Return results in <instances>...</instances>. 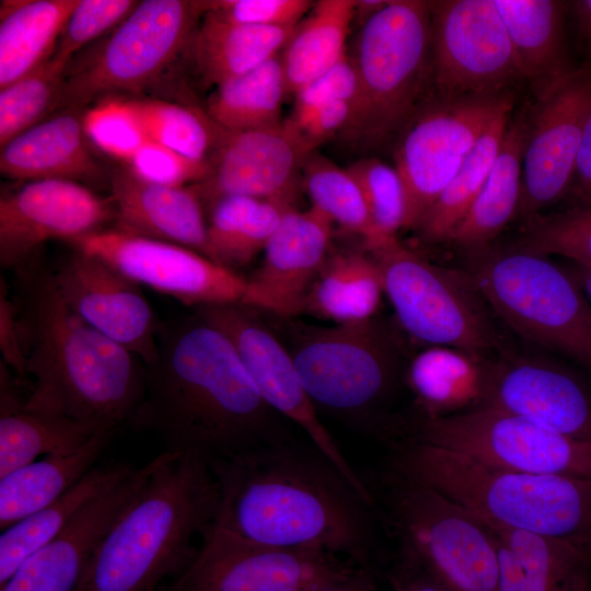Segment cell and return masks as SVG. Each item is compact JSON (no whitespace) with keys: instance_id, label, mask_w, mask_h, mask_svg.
<instances>
[{"instance_id":"obj_1","label":"cell","mask_w":591,"mask_h":591,"mask_svg":"<svg viewBox=\"0 0 591 591\" xmlns=\"http://www.w3.org/2000/svg\"><path fill=\"white\" fill-rule=\"evenodd\" d=\"M128 424L164 451L209 464L296 439L291 422L263 399L229 337L198 312L160 326L155 360Z\"/></svg>"},{"instance_id":"obj_2","label":"cell","mask_w":591,"mask_h":591,"mask_svg":"<svg viewBox=\"0 0 591 591\" xmlns=\"http://www.w3.org/2000/svg\"><path fill=\"white\" fill-rule=\"evenodd\" d=\"M209 465L219 494L213 526L262 544L321 548L382 568L379 508L315 447L294 439Z\"/></svg>"},{"instance_id":"obj_3","label":"cell","mask_w":591,"mask_h":591,"mask_svg":"<svg viewBox=\"0 0 591 591\" xmlns=\"http://www.w3.org/2000/svg\"><path fill=\"white\" fill-rule=\"evenodd\" d=\"M16 274L31 381L25 406L117 430L141 399L142 362L66 304L51 270L36 262Z\"/></svg>"},{"instance_id":"obj_4","label":"cell","mask_w":591,"mask_h":591,"mask_svg":"<svg viewBox=\"0 0 591 591\" xmlns=\"http://www.w3.org/2000/svg\"><path fill=\"white\" fill-rule=\"evenodd\" d=\"M218 498L205 459L163 451L147 484L106 533L77 591H163L213 528Z\"/></svg>"},{"instance_id":"obj_5","label":"cell","mask_w":591,"mask_h":591,"mask_svg":"<svg viewBox=\"0 0 591 591\" xmlns=\"http://www.w3.org/2000/svg\"><path fill=\"white\" fill-rule=\"evenodd\" d=\"M390 448L385 470L429 486L485 523L591 549V479L505 470L416 441Z\"/></svg>"},{"instance_id":"obj_6","label":"cell","mask_w":591,"mask_h":591,"mask_svg":"<svg viewBox=\"0 0 591 591\" xmlns=\"http://www.w3.org/2000/svg\"><path fill=\"white\" fill-rule=\"evenodd\" d=\"M259 312L289 351L317 410L385 442L399 415L387 406L404 375L392 328L375 316L318 326Z\"/></svg>"},{"instance_id":"obj_7","label":"cell","mask_w":591,"mask_h":591,"mask_svg":"<svg viewBox=\"0 0 591 591\" xmlns=\"http://www.w3.org/2000/svg\"><path fill=\"white\" fill-rule=\"evenodd\" d=\"M467 258L479 294L514 333L591 370V304L566 268L517 243Z\"/></svg>"},{"instance_id":"obj_8","label":"cell","mask_w":591,"mask_h":591,"mask_svg":"<svg viewBox=\"0 0 591 591\" xmlns=\"http://www.w3.org/2000/svg\"><path fill=\"white\" fill-rule=\"evenodd\" d=\"M380 520L396 549L452 591H498L497 541L479 517L441 493L384 468Z\"/></svg>"},{"instance_id":"obj_9","label":"cell","mask_w":591,"mask_h":591,"mask_svg":"<svg viewBox=\"0 0 591 591\" xmlns=\"http://www.w3.org/2000/svg\"><path fill=\"white\" fill-rule=\"evenodd\" d=\"M431 1L390 0L359 27L348 55L361 107L351 134L374 147L396 135L431 84Z\"/></svg>"},{"instance_id":"obj_10","label":"cell","mask_w":591,"mask_h":591,"mask_svg":"<svg viewBox=\"0 0 591 591\" xmlns=\"http://www.w3.org/2000/svg\"><path fill=\"white\" fill-rule=\"evenodd\" d=\"M368 252L379 266L397 323L408 336L482 359L503 351L484 299L466 271L434 265L397 237Z\"/></svg>"},{"instance_id":"obj_11","label":"cell","mask_w":591,"mask_h":591,"mask_svg":"<svg viewBox=\"0 0 591 591\" xmlns=\"http://www.w3.org/2000/svg\"><path fill=\"white\" fill-rule=\"evenodd\" d=\"M204 13L202 1L138 2L84 62L69 66L57 109L80 111L101 97L152 85L184 57Z\"/></svg>"},{"instance_id":"obj_12","label":"cell","mask_w":591,"mask_h":591,"mask_svg":"<svg viewBox=\"0 0 591 591\" xmlns=\"http://www.w3.org/2000/svg\"><path fill=\"white\" fill-rule=\"evenodd\" d=\"M398 441L436 445L505 470L591 479V443L485 406L439 418L407 413Z\"/></svg>"},{"instance_id":"obj_13","label":"cell","mask_w":591,"mask_h":591,"mask_svg":"<svg viewBox=\"0 0 591 591\" xmlns=\"http://www.w3.org/2000/svg\"><path fill=\"white\" fill-rule=\"evenodd\" d=\"M513 92L431 94L397 134L396 169L405 192L404 230H415L494 119L513 108Z\"/></svg>"},{"instance_id":"obj_14","label":"cell","mask_w":591,"mask_h":591,"mask_svg":"<svg viewBox=\"0 0 591 591\" xmlns=\"http://www.w3.org/2000/svg\"><path fill=\"white\" fill-rule=\"evenodd\" d=\"M358 566L326 549L262 544L213 526L190 565L163 591H309Z\"/></svg>"},{"instance_id":"obj_15","label":"cell","mask_w":591,"mask_h":591,"mask_svg":"<svg viewBox=\"0 0 591 591\" xmlns=\"http://www.w3.org/2000/svg\"><path fill=\"white\" fill-rule=\"evenodd\" d=\"M431 13L434 94H505L525 81L494 0L431 1Z\"/></svg>"},{"instance_id":"obj_16","label":"cell","mask_w":591,"mask_h":591,"mask_svg":"<svg viewBox=\"0 0 591 591\" xmlns=\"http://www.w3.org/2000/svg\"><path fill=\"white\" fill-rule=\"evenodd\" d=\"M205 320L222 331L233 344L250 379L263 399L299 428L369 501L370 486L340 450L305 392L291 356L263 314L242 303L197 308Z\"/></svg>"},{"instance_id":"obj_17","label":"cell","mask_w":591,"mask_h":591,"mask_svg":"<svg viewBox=\"0 0 591 591\" xmlns=\"http://www.w3.org/2000/svg\"><path fill=\"white\" fill-rule=\"evenodd\" d=\"M138 285L197 308L241 303L246 278L186 246L103 229L69 242Z\"/></svg>"},{"instance_id":"obj_18","label":"cell","mask_w":591,"mask_h":591,"mask_svg":"<svg viewBox=\"0 0 591 591\" xmlns=\"http://www.w3.org/2000/svg\"><path fill=\"white\" fill-rule=\"evenodd\" d=\"M590 106L588 66L536 96L530 108L517 219L525 221L567 197Z\"/></svg>"},{"instance_id":"obj_19","label":"cell","mask_w":591,"mask_h":591,"mask_svg":"<svg viewBox=\"0 0 591 591\" xmlns=\"http://www.w3.org/2000/svg\"><path fill=\"white\" fill-rule=\"evenodd\" d=\"M115 219L109 199L88 186L66 179L24 183L0 198V264L15 273L37 262L49 240L68 243L103 230Z\"/></svg>"},{"instance_id":"obj_20","label":"cell","mask_w":591,"mask_h":591,"mask_svg":"<svg viewBox=\"0 0 591 591\" xmlns=\"http://www.w3.org/2000/svg\"><path fill=\"white\" fill-rule=\"evenodd\" d=\"M591 443V387L552 359L502 351L487 362L483 402Z\"/></svg>"},{"instance_id":"obj_21","label":"cell","mask_w":591,"mask_h":591,"mask_svg":"<svg viewBox=\"0 0 591 591\" xmlns=\"http://www.w3.org/2000/svg\"><path fill=\"white\" fill-rule=\"evenodd\" d=\"M51 275L66 304L85 323L125 347L143 366L155 360L160 326L140 285L74 247Z\"/></svg>"},{"instance_id":"obj_22","label":"cell","mask_w":591,"mask_h":591,"mask_svg":"<svg viewBox=\"0 0 591 591\" xmlns=\"http://www.w3.org/2000/svg\"><path fill=\"white\" fill-rule=\"evenodd\" d=\"M312 152L286 119L271 128L228 131L209 162L207 176L192 186L204 206L221 196L293 202Z\"/></svg>"},{"instance_id":"obj_23","label":"cell","mask_w":591,"mask_h":591,"mask_svg":"<svg viewBox=\"0 0 591 591\" xmlns=\"http://www.w3.org/2000/svg\"><path fill=\"white\" fill-rule=\"evenodd\" d=\"M162 453L91 500L53 540L30 555L0 591H77L108 530L141 491Z\"/></svg>"},{"instance_id":"obj_24","label":"cell","mask_w":591,"mask_h":591,"mask_svg":"<svg viewBox=\"0 0 591 591\" xmlns=\"http://www.w3.org/2000/svg\"><path fill=\"white\" fill-rule=\"evenodd\" d=\"M333 222L311 207H289L246 279L242 304L283 317L301 314L303 301L331 253Z\"/></svg>"},{"instance_id":"obj_25","label":"cell","mask_w":591,"mask_h":591,"mask_svg":"<svg viewBox=\"0 0 591 591\" xmlns=\"http://www.w3.org/2000/svg\"><path fill=\"white\" fill-rule=\"evenodd\" d=\"M115 229L166 241L204 255L207 219L194 186H169L146 181L127 166L109 172Z\"/></svg>"},{"instance_id":"obj_26","label":"cell","mask_w":591,"mask_h":591,"mask_svg":"<svg viewBox=\"0 0 591 591\" xmlns=\"http://www.w3.org/2000/svg\"><path fill=\"white\" fill-rule=\"evenodd\" d=\"M92 147L83 114L76 109L61 111L1 148L0 173L24 183L42 179L97 183L105 179L106 173Z\"/></svg>"},{"instance_id":"obj_27","label":"cell","mask_w":591,"mask_h":591,"mask_svg":"<svg viewBox=\"0 0 591 591\" xmlns=\"http://www.w3.org/2000/svg\"><path fill=\"white\" fill-rule=\"evenodd\" d=\"M498 553V591H589L591 549L488 524Z\"/></svg>"},{"instance_id":"obj_28","label":"cell","mask_w":591,"mask_h":591,"mask_svg":"<svg viewBox=\"0 0 591 591\" xmlns=\"http://www.w3.org/2000/svg\"><path fill=\"white\" fill-rule=\"evenodd\" d=\"M27 392L0 362V477L38 456L78 449L101 431L95 424L25 406ZM116 431V430H115Z\"/></svg>"},{"instance_id":"obj_29","label":"cell","mask_w":591,"mask_h":591,"mask_svg":"<svg viewBox=\"0 0 591 591\" xmlns=\"http://www.w3.org/2000/svg\"><path fill=\"white\" fill-rule=\"evenodd\" d=\"M531 106L512 112L488 177L450 242L466 256L480 253L515 219Z\"/></svg>"},{"instance_id":"obj_30","label":"cell","mask_w":591,"mask_h":591,"mask_svg":"<svg viewBox=\"0 0 591 591\" xmlns=\"http://www.w3.org/2000/svg\"><path fill=\"white\" fill-rule=\"evenodd\" d=\"M451 347L429 346L404 369L414 397V416L439 418L478 407L483 402L487 362Z\"/></svg>"},{"instance_id":"obj_31","label":"cell","mask_w":591,"mask_h":591,"mask_svg":"<svg viewBox=\"0 0 591 591\" xmlns=\"http://www.w3.org/2000/svg\"><path fill=\"white\" fill-rule=\"evenodd\" d=\"M510 42L538 96L568 76L570 66L564 15L566 3L556 0H494Z\"/></svg>"},{"instance_id":"obj_32","label":"cell","mask_w":591,"mask_h":591,"mask_svg":"<svg viewBox=\"0 0 591 591\" xmlns=\"http://www.w3.org/2000/svg\"><path fill=\"white\" fill-rule=\"evenodd\" d=\"M294 27L243 25L205 12L184 57L204 84L217 88L280 54Z\"/></svg>"},{"instance_id":"obj_33","label":"cell","mask_w":591,"mask_h":591,"mask_svg":"<svg viewBox=\"0 0 591 591\" xmlns=\"http://www.w3.org/2000/svg\"><path fill=\"white\" fill-rule=\"evenodd\" d=\"M115 430L99 432L82 447L45 455L0 477V529L53 503L92 470Z\"/></svg>"},{"instance_id":"obj_34","label":"cell","mask_w":591,"mask_h":591,"mask_svg":"<svg viewBox=\"0 0 591 591\" xmlns=\"http://www.w3.org/2000/svg\"><path fill=\"white\" fill-rule=\"evenodd\" d=\"M79 0H2L0 89L31 73L55 54Z\"/></svg>"},{"instance_id":"obj_35","label":"cell","mask_w":591,"mask_h":591,"mask_svg":"<svg viewBox=\"0 0 591 591\" xmlns=\"http://www.w3.org/2000/svg\"><path fill=\"white\" fill-rule=\"evenodd\" d=\"M384 294L379 266L364 250L329 253L303 301L301 314L344 324L375 316Z\"/></svg>"},{"instance_id":"obj_36","label":"cell","mask_w":591,"mask_h":591,"mask_svg":"<svg viewBox=\"0 0 591 591\" xmlns=\"http://www.w3.org/2000/svg\"><path fill=\"white\" fill-rule=\"evenodd\" d=\"M134 470L126 463L96 464L53 503L2 530L0 587L30 555L60 533L91 500Z\"/></svg>"},{"instance_id":"obj_37","label":"cell","mask_w":591,"mask_h":591,"mask_svg":"<svg viewBox=\"0 0 591 591\" xmlns=\"http://www.w3.org/2000/svg\"><path fill=\"white\" fill-rule=\"evenodd\" d=\"M355 0H318L280 53L287 93L296 95L347 53Z\"/></svg>"},{"instance_id":"obj_38","label":"cell","mask_w":591,"mask_h":591,"mask_svg":"<svg viewBox=\"0 0 591 591\" xmlns=\"http://www.w3.org/2000/svg\"><path fill=\"white\" fill-rule=\"evenodd\" d=\"M286 79L280 54L259 67L215 88L205 112L227 131L280 125Z\"/></svg>"},{"instance_id":"obj_39","label":"cell","mask_w":591,"mask_h":591,"mask_svg":"<svg viewBox=\"0 0 591 591\" xmlns=\"http://www.w3.org/2000/svg\"><path fill=\"white\" fill-rule=\"evenodd\" d=\"M513 108L499 114L470 151L416 231L427 243L450 242L480 193L499 152Z\"/></svg>"},{"instance_id":"obj_40","label":"cell","mask_w":591,"mask_h":591,"mask_svg":"<svg viewBox=\"0 0 591 591\" xmlns=\"http://www.w3.org/2000/svg\"><path fill=\"white\" fill-rule=\"evenodd\" d=\"M149 140L189 159L207 162L227 130L204 111L158 99H125Z\"/></svg>"},{"instance_id":"obj_41","label":"cell","mask_w":591,"mask_h":591,"mask_svg":"<svg viewBox=\"0 0 591 591\" xmlns=\"http://www.w3.org/2000/svg\"><path fill=\"white\" fill-rule=\"evenodd\" d=\"M302 182L313 208L333 223L363 240L370 236V220L362 189L349 172L312 152L302 169Z\"/></svg>"},{"instance_id":"obj_42","label":"cell","mask_w":591,"mask_h":591,"mask_svg":"<svg viewBox=\"0 0 591 591\" xmlns=\"http://www.w3.org/2000/svg\"><path fill=\"white\" fill-rule=\"evenodd\" d=\"M70 62H47L0 89V148L57 111Z\"/></svg>"},{"instance_id":"obj_43","label":"cell","mask_w":591,"mask_h":591,"mask_svg":"<svg viewBox=\"0 0 591 591\" xmlns=\"http://www.w3.org/2000/svg\"><path fill=\"white\" fill-rule=\"evenodd\" d=\"M358 181L368 208L370 236L364 250L370 251L396 237L405 223V192L394 166L379 159H361L348 167Z\"/></svg>"},{"instance_id":"obj_44","label":"cell","mask_w":591,"mask_h":591,"mask_svg":"<svg viewBox=\"0 0 591 591\" xmlns=\"http://www.w3.org/2000/svg\"><path fill=\"white\" fill-rule=\"evenodd\" d=\"M518 245L544 255H559L591 265V206H570L523 221Z\"/></svg>"},{"instance_id":"obj_45","label":"cell","mask_w":591,"mask_h":591,"mask_svg":"<svg viewBox=\"0 0 591 591\" xmlns=\"http://www.w3.org/2000/svg\"><path fill=\"white\" fill-rule=\"evenodd\" d=\"M83 124L93 147L127 164L150 141L121 97L99 102L83 113Z\"/></svg>"},{"instance_id":"obj_46","label":"cell","mask_w":591,"mask_h":591,"mask_svg":"<svg viewBox=\"0 0 591 591\" xmlns=\"http://www.w3.org/2000/svg\"><path fill=\"white\" fill-rule=\"evenodd\" d=\"M131 0H79L68 19L51 58L71 62L73 55L111 28L136 8Z\"/></svg>"},{"instance_id":"obj_47","label":"cell","mask_w":591,"mask_h":591,"mask_svg":"<svg viewBox=\"0 0 591 591\" xmlns=\"http://www.w3.org/2000/svg\"><path fill=\"white\" fill-rule=\"evenodd\" d=\"M291 206L293 204L286 200L258 199L216 263L233 271L248 265L264 251L285 211Z\"/></svg>"},{"instance_id":"obj_48","label":"cell","mask_w":591,"mask_h":591,"mask_svg":"<svg viewBox=\"0 0 591 591\" xmlns=\"http://www.w3.org/2000/svg\"><path fill=\"white\" fill-rule=\"evenodd\" d=\"M205 12L221 20L260 27H294L312 9L310 0H211Z\"/></svg>"},{"instance_id":"obj_49","label":"cell","mask_w":591,"mask_h":591,"mask_svg":"<svg viewBox=\"0 0 591 591\" xmlns=\"http://www.w3.org/2000/svg\"><path fill=\"white\" fill-rule=\"evenodd\" d=\"M127 167L152 183L192 186L207 176L209 163L189 159L150 140L134 155Z\"/></svg>"},{"instance_id":"obj_50","label":"cell","mask_w":591,"mask_h":591,"mask_svg":"<svg viewBox=\"0 0 591 591\" xmlns=\"http://www.w3.org/2000/svg\"><path fill=\"white\" fill-rule=\"evenodd\" d=\"M294 97L296 104L290 117L303 116L331 102L345 101L356 109V126L361 107V94L358 76L348 50L338 62L304 86Z\"/></svg>"},{"instance_id":"obj_51","label":"cell","mask_w":591,"mask_h":591,"mask_svg":"<svg viewBox=\"0 0 591 591\" xmlns=\"http://www.w3.org/2000/svg\"><path fill=\"white\" fill-rule=\"evenodd\" d=\"M286 120L314 151L323 141L339 132L348 131L350 135L356 123V109L348 102L335 101L303 116L289 117Z\"/></svg>"},{"instance_id":"obj_52","label":"cell","mask_w":591,"mask_h":591,"mask_svg":"<svg viewBox=\"0 0 591 591\" xmlns=\"http://www.w3.org/2000/svg\"><path fill=\"white\" fill-rule=\"evenodd\" d=\"M0 351L1 361L26 389L28 394L31 381L27 374V359L19 311L16 304L9 297L3 277H1L0 281Z\"/></svg>"},{"instance_id":"obj_53","label":"cell","mask_w":591,"mask_h":591,"mask_svg":"<svg viewBox=\"0 0 591 591\" xmlns=\"http://www.w3.org/2000/svg\"><path fill=\"white\" fill-rule=\"evenodd\" d=\"M383 577L392 591H452L397 549L385 566Z\"/></svg>"},{"instance_id":"obj_54","label":"cell","mask_w":591,"mask_h":591,"mask_svg":"<svg viewBox=\"0 0 591 591\" xmlns=\"http://www.w3.org/2000/svg\"><path fill=\"white\" fill-rule=\"evenodd\" d=\"M567 197L570 198V206H591V106L583 125L573 178Z\"/></svg>"},{"instance_id":"obj_55","label":"cell","mask_w":591,"mask_h":591,"mask_svg":"<svg viewBox=\"0 0 591 591\" xmlns=\"http://www.w3.org/2000/svg\"><path fill=\"white\" fill-rule=\"evenodd\" d=\"M380 577V568L358 566L348 576L309 591H381Z\"/></svg>"},{"instance_id":"obj_56","label":"cell","mask_w":591,"mask_h":591,"mask_svg":"<svg viewBox=\"0 0 591 591\" xmlns=\"http://www.w3.org/2000/svg\"><path fill=\"white\" fill-rule=\"evenodd\" d=\"M579 35L589 53H591V0L569 2Z\"/></svg>"},{"instance_id":"obj_57","label":"cell","mask_w":591,"mask_h":591,"mask_svg":"<svg viewBox=\"0 0 591 591\" xmlns=\"http://www.w3.org/2000/svg\"><path fill=\"white\" fill-rule=\"evenodd\" d=\"M390 0H355L352 24L358 22L359 27L367 23L374 14L384 9Z\"/></svg>"},{"instance_id":"obj_58","label":"cell","mask_w":591,"mask_h":591,"mask_svg":"<svg viewBox=\"0 0 591 591\" xmlns=\"http://www.w3.org/2000/svg\"><path fill=\"white\" fill-rule=\"evenodd\" d=\"M566 269L573 277L591 304V265L572 262Z\"/></svg>"},{"instance_id":"obj_59","label":"cell","mask_w":591,"mask_h":591,"mask_svg":"<svg viewBox=\"0 0 591 591\" xmlns=\"http://www.w3.org/2000/svg\"><path fill=\"white\" fill-rule=\"evenodd\" d=\"M589 591H591V578H590V586H589Z\"/></svg>"}]
</instances>
